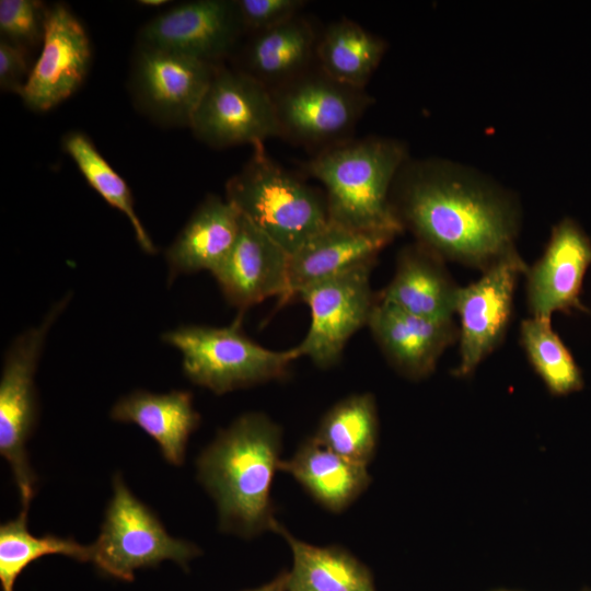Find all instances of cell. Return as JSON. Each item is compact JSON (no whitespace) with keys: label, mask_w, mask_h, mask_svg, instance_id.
<instances>
[{"label":"cell","mask_w":591,"mask_h":591,"mask_svg":"<svg viewBox=\"0 0 591 591\" xmlns=\"http://www.w3.org/2000/svg\"><path fill=\"white\" fill-rule=\"evenodd\" d=\"M391 205L403 230L444 262L484 271L515 247L518 198L471 166L408 158L393 182Z\"/></svg>","instance_id":"1"},{"label":"cell","mask_w":591,"mask_h":591,"mask_svg":"<svg viewBox=\"0 0 591 591\" xmlns=\"http://www.w3.org/2000/svg\"><path fill=\"white\" fill-rule=\"evenodd\" d=\"M281 428L263 413L237 417L200 453L197 478L216 502L221 531L250 538L270 530V488Z\"/></svg>","instance_id":"2"},{"label":"cell","mask_w":591,"mask_h":591,"mask_svg":"<svg viewBox=\"0 0 591 591\" xmlns=\"http://www.w3.org/2000/svg\"><path fill=\"white\" fill-rule=\"evenodd\" d=\"M409 158L398 139H348L318 150L304 164L308 175L324 186L328 221L354 230H404L391 205L393 182Z\"/></svg>","instance_id":"3"},{"label":"cell","mask_w":591,"mask_h":591,"mask_svg":"<svg viewBox=\"0 0 591 591\" xmlns=\"http://www.w3.org/2000/svg\"><path fill=\"white\" fill-rule=\"evenodd\" d=\"M225 199L289 255L328 224L324 192L281 167L264 144L225 184Z\"/></svg>","instance_id":"4"},{"label":"cell","mask_w":591,"mask_h":591,"mask_svg":"<svg viewBox=\"0 0 591 591\" xmlns=\"http://www.w3.org/2000/svg\"><path fill=\"white\" fill-rule=\"evenodd\" d=\"M242 315L223 327L182 325L161 339L181 352L192 383L218 395L285 379L299 359L296 348L273 350L255 343L242 328Z\"/></svg>","instance_id":"5"},{"label":"cell","mask_w":591,"mask_h":591,"mask_svg":"<svg viewBox=\"0 0 591 591\" xmlns=\"http://www.w3.org/2000/svg\"><path fill=\"white\" fill-rule=\"evenodd\" d=\"M71 298L67 293L55 302L40 323L13 339L4 355L0 378V454L10 465L24 509H30L37 482L26 451L38 418L35 375L48 333Z\"/></svg>","instance_id":"6"},{"label":"cell","mask_w":591,"mask_h":591,"mask_svg":"<svg viewBox=\"0 0 591 591\" xmlns=\"http://www.w3.org/2000/svg\"><path fill=\"white\" fill-rule=\"evenodd\" d=\"M90 547V561L103 573L124 581H132L136 570L164 560L186 569L200 554L195 544L167 533L158 515L130 491L120 473L113 477V495L100 534Z\"/></svg>","instance_id":"7"},{"label":"cell","mask_w":591,"mask_h":591,"mask_svg":"<svg viewBox=\"0 0 591 591\" xmlns=\"http://www.w3.org/2000/svg\"><path fill=\"white\" fill-rule=\"evenodd\" d=\"M281 138L320 150L350 139L373 99L335 81L316 65L269 91Z\"/></svg>","instance_id":"8"},{"label":"cell","mask_w":591,"mask_h":591,"mask_svg":"<svg viewBox=\"0 0 591 591\" xmlns=\"http://www.w3.org/2000/svg\"><path fill=\"white\" fill-rule=\"evenodd\" d=\"M189 128L199 141L215 149L254 148L281 137L269 90L243 71L223 65L217 66Z\"/></svg>","instance_id":"9"},{"label":"cell","mask_w":591,"mask_h":591,"mask_svg":"<svg viewBox=\"0 0 591 591\" xmlns=\"http://www.w3.org/2000/svg\"><path fill=\"white\" fill-rule=\"evenodd\" d=\"M375 262L311 285L297 298L310 310L306 335L294 346L299 358H309L317 368L336 366L349 339L368 326L376 296L370 276Z\"/></svg>","instance_id":"10"},{"label":"cell","mask_w":591,"mask_h":591,"mask_svg":"<svg viewBox=\"0 0 591 591\" xmlns=\"http://www.w3.org/2000/svg\"><path fill=\"white\" fill-rule=\"evenodd\" d=\"M216 68L190 57L136 45L128 89L138 111L155 124L189 127Z\"/></svg>","instance_id":"11"},{"label":"cell","mask_w":591,"mask_h":591,"mask_svg":"<svg viewBox=\"0 0 591 591\" xmlns=\"http://www.w3.org/2000/svg\"><path fill=\"white\" fill-rule=\"evenodd\" d=\"M528 265L515 247L508 251L475 282L460 287L455 313L460 317V362L456 376H467L500 344L510 323L518 279Z\"/></svg>","instance_id":"12"},{"label":"cell","mask_w":591,"mask_h":591,"mask_svg":"<svg viewBox=\"0 0 591 591\" xmlns=\"http://www.w3.org/2000/svg\"><path fill=\"white\" fill-rule=\"evenodd\" d=\"M245 32L235 0H195L171 7L139 30L137 44L222 65Z\"/></svg>","instance_id":"13"},{"label":"cell","mask_w":591,"mask_h":591,"mask_svg":"<svg viewBox=\"0 0 591 591\" xmlns=\"http://www.w3.org/2000/svg\"><path fill=\"white\" fill-rule=\"evenodd\" d=\"M92 46L80 20L65 3L48 8L42 50L20 94L34 112H47L69 99L83 83Z\"/></svg>","instance_id":"14"},{"label":"cell","mask_w":591,"mask_h":591,"mask_svg":"<svg viewBox=\"0 0 591 591\" xmlns=\"http://www.w3.org/2000/svg\"><path fill=\"white\" fill-rule=\"evenodd\" d=\"M591 265V240L571 218L553 227L542 257L528 267L526 301L532 317L586 310L580 300L584 275Z\"/></svg>","instance_id":"15"},{"label":"cell","mask_w":591,"mask_h":591,"mask_svg":"<svg viewBox=\"0 0 591 591\" xmlns=\"http://www.w3.org/2000/svg\"><path fill=\"white\" fill-rule=\"evenodd\" d=\"M289 262L290 255L281 246L242 217L233 247L211 275L224 299L243 314L267 298L279 297L282 303Z\"/></svg>","instance_id":"16"},{"label":"cell","mask_w":591,"mask_h":591,"mask_svg":"<svg viewBox=\"0 0 591 591\" xmlns=\"http://www.w3.org/2000/svg\"><path fill=\"white\" fill-rule=\"evenodd\" d=\"M368 327L389 363L412 380L429 375L459 338L452 321L417 316L378 298Z\"/></svg>","instance_id":"17"},{"label":"cell","mask_w":591,"mask_h":591,"mask_svg":"<svg viewBox=\"0 0 591 591\" xmlns=\"http://www.w3.org/2000/svg\"><path fill=\"white\" fill-rule=\"evenodd\" d=\"M398 235L391 231H363L328 224L290 255L288 291L281 305L304 288L366 263Z\"/></svg>","instance_id":"18"},{"label":"cell","mask_w":591,"mask_h":591,"mask_svg":"<svg viewBox=\"0 0 591 591\" xmlns=\"http://www.w3.org/2000/svg\"><path fill=\"white\" fill-rule=\"evenodd\" d=\"M241 221L240 212L225 197L206 196L165 251L167 283L179 275L212 274L233 247Z\"/></svg>","instance_id":"19"},{"label":"cell","mask_w":591,"mask_h":591,"mask_svg":"<svg viewBox=\"0 0 591 591\" xmlns=\"http://www.w3.org/2000/svg\"><path fill=\"white\" fill-rule=\"evenodd\" d=\"M459 288L444 260L415 242L398 252L393 279L376 298L417 316L452 321Z\"/></svg>","instance_id":"20"},{"label":"cell","mask_w":591,"mask_h":591,"mask_svg":"<svg viewBox=\"0 0 591 591\" xmlns=\"http://www.w3.org/2000/svg\"><path fill=\"white\" fill-rule=\"evenodd\" d=\"M318 37L311 21L298 15L276 27L252 33L234 68L270 91L315 65Z\"/></svg>","instance_id":"21"},{"label":"cell","mask_w":591,"mask_h":591,"mask_svg":"<svg viewBox=\"0 0 591 591\" xmlns=\"http://www.w3.org/2000/svg\"><path fill=\"white\" fill-rule=\"evenodd\" d=\"M109 416L142 429L157 442L164 460L175 466L184 463L189 437L200 422L192 393L183 390L132 391L113 405Z\"/></svg>","instance_id":"22"},{"label":"cell","mask_w":591,"mask_h":591,"mask_svg":"<svg viewBox=\"0 0 591 591\" xmlns=\"http://www.w3.org/2000/svg\"><path fill=\"white\" fill-rule=\"evenodd\" d=\"M279 471L290 474L323 507L339 512L370 484L367 465L327 449L313 437L292 457L280 461Z\"/></svg>","instance_id":"23"},{"label":"cell","mask_w":591,"mask_h":591,"mask_svg":"<svg viewBox=\"0 0 591 591\" xmlns=\"http://www.w3.org/2000/svg\"><path fill=\"white\" fill-rule=\"evenodd\" d=\"M270 530L291 549L287 591H375L370 570L346 549L302 542L276 519Z\"/></svg>","instance_id":"24"},{"label":"cell","mask_w":591,"mask_h":591,"mask_svg":"<svg viewBox=\"0 0 591 591\" xmlns=\"http://www.w3.org/2000/svg\"><path fill=\"white\" fill-rule=\"evenodd\" d=\"M385 51L383 38L351 20L341 19L320 35L315 65L335 81L364 90Z\"/></svg>","instance_id":"25"},{"label":"cell","mask_w":591,"mask_h":591,"mask_svg":"<svg viewBox=\"0 0 591 591\" xmlns=\"http://www.w3.org/2000/svg\"><path fill=\"white\" fill-rule=\"evenodd\" d=\"M378 428L373 395L351 394L325 413L313 438L333 452L368 465L375 450Z\"/></svg>","instance_id":"26"},{"label":"cell","mask_w":591,"mask_h":591,"mask_svg":"<svg viewBox=\"0 0 591 591\" xmlns=\"http://www.w3.org/2000/svg\"><path fill=\"white\" fill-rule=\"evenodd\" d=\"M62 148L89 185L129 220L141 250L155 254L157 247L135 210L128 184L101 154L91 138L82 131H69L62 138Z\"/></svg>","instance_id":"27"},{"label":"cell","mask_w":591,"mask_h":591,"mask_svg":"<svg viewBox=\"0 0 591 591\" xmlns=\"http://www.w3.org/2000/svg\"><path fill=\"white\" fill-rule=\"evenodd\" d=\"M28 509L21 508L12 520L0 525V584L2 591H14L21 572L33 561L47 555H63L90 561V545L51 534L33 535L27 529Z\"/></svg>","instance_id":"28"},{"label":"cell","mask_w":591,"mask_h":591,"mask_svg":"<svg viewBox=\"0 0 591 591\" xmlns=\"http://www.w3.org/2000/svg\"><path fill=\"white\" fill-rule=\"evenodd\" d=\"M520 336L529 361L553 394L565 395L582 387L581 371L551 320H523Z\"/></svg>","instance_id":"29"},{"label":"cell","mask_w":591,"mask_h":591,"mask_svg":"<svg viewBox=\"0 0 591 591\" xmlns=\"http://www.w3.org/2000/svg\"><path fill=\"white\" fill-rule=\"evenodd\" d=\"M48 8L37 0H1L0 39L26 50L42 42Z\"/></svg>","instance_id":"30"},{"label":"cell","mask_w":591,"mask_h":591,"mask_svg":"<svg viewBox=\"0 0 591 591\" xmlns=\"http://www.w3.org/2000/svg\"><path fill=\"white\" fill-rule=\"evenodd\" d=\"M303 0H235L245 32L256 33L281 25L300 15Z\"/></svg>","instance_id":"31"},{"label":"cell","mask_w":591,"mask_h":591,"mask_svg":"<svg viewBox=\"0 0 591 591\" xmlns=\"http://www.w3.org/2000/svg\"><path fill=\"white\" fill-rule=\"evenodd\" d=\"M31 70L27 66L26 49L0 39V90L21 94Z\"/></svg>","instance_id":"32"},{"label":"cell","mask_w":591,"mask_h":591,"mask_svg":"<svg viewBox=\"0 0 591 591\" xmlns=\"http://www.w3.org/2000/svg\"><path fill=\"white\" fill-rule=\"evenodd\" d=\"M288 586V571L281 572L271 581L246 591H287Z\"/></svg>","instance_id":"33"},{"label":"cell","mask_w":591,"mask_h":591,"mask_svg":"<svg viewBox=\"0 0 591 591\" xmlns=\"http://www.w3.org/2000/svg\"><path fill=\"white\" fill-rule=\"evenodd\" d=\"M138 3H141V5H144V7H151V8H155V7H162L166 3H169V1L166 0H141V1H138Z\"/></svg>","instance_id":"34"}]
</instances>
